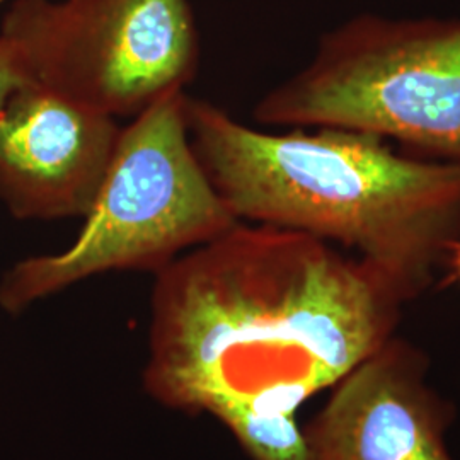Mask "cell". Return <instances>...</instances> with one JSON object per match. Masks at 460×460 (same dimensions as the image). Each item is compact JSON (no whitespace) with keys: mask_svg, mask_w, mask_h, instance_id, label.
Instances as JSON below:
<instances>
[{"mask_svg":"<svg viewBox=\"0 0 460 460\" xmlns=\"http://www.w3.org/2000/svg\"><path fill=\"white\" fill-rule=\"evenodd\" d=\"M119 135L116 118L22 87L0 111V203L17 220L84 218Z\"/></svg>","mask_w":460,"mask_h":460,"instance_id":"6","label":"cell"},{"mask_svg":"<svg viewBox=\"0 0 460 460\" xmlns=\"http://www.w3.org/2000/svg\"><path fill=\"white\" fill-rule=\"evenodd\" d=\"M268 128H346L460 165V17L363 13L252 110Z\"/></svg>","mask_w":460,"mask_h":460,"instance_id":"3","label":"cell"},{"mask_svg":"<svg viewBox=\"0 0 460 460\" xmlns=\"http://www.w3.org/2000/svg\"><path fill=\"white\" fill-rule=\"evenodd\" d=\"M404 300L323 239L237 222L154 275L144 389L252 460H307L296 411L391 340Z\"/></svg>","mask_w":460,"mask_h":460,"instance_id":"1","label":"cell"},{"mask_svg":"<svg viewBox=\"0 0 460 460\" xmlns=\"http://www.w3.org/2000/svg\"><path fill=\"white\" fill-rule=\"evenodd\" d=\"M412 362L389 340L341 378L304 431L307 460H452L442 418Z\"/></svg>","mask_w":460,"mask_h":460,"instance_id":"7","label":"cell"},{"mask_svg":"<svg viewBox=\"0 0 460 460\" xmlns=\"http://www.w3.org/2000/svg\"><path fill=\"white\" fill-rule=\"evenodd\" d=\"M33 84L16 43L0 31V111L22 87Z\"/></svg>","mask_w":460,"mask_h":460,"instance_id":"8","label":"cell"},{"mask_svg":"<svg viewBox=\"0 0 460 460\" xmlns=\"http://www.w3.org/2000/svg\"><path fill=\"white\" fill-rule=\"evenodd\" d=\"M0 31L34 84L101 115H140L199 66L190 0H13Z\"/></svg>","mask_w":460,"mask_h":460,"instance_id":"5","label":"cell"},{"mask_svg":"<svg viewBox=\"0 0 460 460\" xmlns=\"http://www.w3.org/2000/svg\"><path fill=\"white\" fill-rule=\"evenodd\" d=\"M184 116L198 163L241 222L349 247L408 296L459 243L460 165L346 128H252L188 94Z\"/></svg>","mask_w":460,"mask_h":460,"instance_id":"2","label":"cell"},{"mask_svg":"<svg viewBox=\"0 0 460 460\" xmlns=\"http://www.w3.org/2000/svg\"><path fill=\"white\" fill-rule=\"evenodd\" d=\"M184 91H172L121 128L115 155L79 235L55 254L21 260L0 279V309L33 304L111 271L164 270L237 222L191 147Z\"/></svg>","mask_w":460,"mask_h":460,"instance_id":"4","label":"cell"},{"mask_svg":"<svg viewBox=\"0 0 460 460\" xmlns=\"http://www.w3.org/2000/svg\"><path fill=\"white\" fill-rule=\"evenodd\" d=\"M2 2H4V0H0V4H2Z\"/></svg>","mask_w":460,"mask_h":460,"instance_id":"10","label":"cell"},{"mask_svg":"<svg viewBox=\"0 0 460 460\" xmlns=\"http://www.w3.org/2000/svg\"><path fill=\"white\" fill-rule=\"evenodd\" d=\"M452 261H454V266H456V271H457V277H459L460 279V239L459 243L454 246V249H452Z\"/></svg>","mask_w":460,"mask_h":460,"instance_id":"9","label":"cell"}]
</instances>
